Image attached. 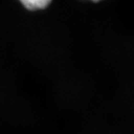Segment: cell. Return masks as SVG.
I'll list each match as a JSON object with an SVG mask.
<instances>
[{
	"label": "cell",
	"mask_w": 134,
	"mask_h": 134,
	"mask_svg": "<svg viewBox=\"0 0 134 134\" xmlns=\"http://www.w3.org/2000/svg\"><path fill=\"white\" fill-rule=\"evenodd\" d=\"M23 8L30 11L36 12L44 10L51 5L53 0H16Z\"/></svg>",
	"instance_id": "obj_1"
},
{
	"label": "cell",
	"mask_w": 134,
	"mask_h": 134,
	"mask_svg": "<svg viewBox=\"0 0 134 134\" xmlns=\"http://www.w3.org/2000/svg\"><path fill=\"white\" fill-rule=\"evenodd\" d=\"M92 2H99L100 0H91Z\"/></svg>",
	"instance_id": "obj_2"
}]
</instances>
